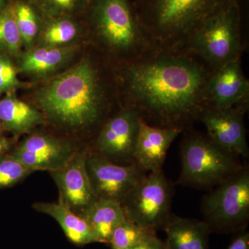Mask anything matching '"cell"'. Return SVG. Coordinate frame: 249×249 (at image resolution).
<instances>
[{"label":"cell","instance_id":"cell-1","mask_svg":"<svg viewBox=\"0 0 249 249\" xmlns=\"http://www.w3.org/2000/svg\"><path fill=\"white\" fill-rule=\"evenodd\" d=\"M115 67L121 107L150 125L185 132L206 107L205 88L214 70L186 49H155Z\"/></svg>","mask_w":249,"mask_h":249},{"label":"cell","instance_id":"cell-2","mask_svg":"<svg viewBox=\"0 0 249 249\" xmlns=\"http://www.w3.org/2000/svg\"><path fill=\"white\" fill-rule=\"evenodd\" d=\"M97 62L83 58L51 78L34 93L36 107L58 128L67 132H98L111 115L118 85Z\"/></svg>","mask_w":249,"mask_h":249},{"label":"cell","instance_id":"cell-3","mask_svg":"<svg viewBox=\"0 0 249 249\" xmlns=\"http://www.w3.org/2000/svg\"><path fill=\"white\" fill-rule=\"evenodd\" d=\"M237 0H134L139 20L157 49L183 48L206 19Z\"/></svg>","mask_w":249,"mask_h":249},{"label":"cell","instance_id":"cell-4","mask_svg":"<svg viewBox=\"0 0 249 249\" xmlns=\"http://www.w3.org/2000/svg\"><path fill=\"white\" fill-rule=\"evenodd\" d=\"M88 10L93 36L104 52L115 59V65L157 49L130 0H91Z\"/></svg>","mask_w":249,"mask_h":249},{"label":"cell","instance_id":"cell-5","mask_svg":"<svg viewBox=\"0 0 249 249\" xmlns=\"http://www.w3.org/2000/svg\"><path fill=\"white\" fill-rule=\"evenodd\" d=\"M241 19L237 0L202 23L188 37L183 49L199 57L213 70L240 59Z\"/></svg>","mask_w":249,"mask_h":249},{"label":"cell","instance_id":"cell-6","mask_svg":"<svg viewBox=\"0 0 249 249\" xmlns=\"http://www.w3.org/2000/svg\"><path fill=\"white\" fill-rule=\"evenodd\" d=\"M237 156L226 151L197 132L187 134L181 145L178 184L213 189L243 168Z\"/></svg>","mask_w":249,"mask_h":249},{"label":"cell","instance_id":"cell-7","mask_svg":"<svg viewBox=\"0 0 249 249\" xmlns=\"http://www.w3.org/2000/svg\"><path fill=\"white\" fill-rule=\"evenodd\" d=\"M201 210L211 232L245 231L249 220L248 167L211 189L203 197Z\"/></svg>","mask_w":249,"mask_h":249},{"label":"cell","instance_id":"cell-8","mask_svg":"<svg viewBox=\"0 0 249 249\" xmlns=\"http://www.w3.org/2000/svg\"><path fill=\"white\" fill-rule=\"evenodd\" d=\"M173 188L163 170L151 172L121 201L124 217L139 227L157 232L171 215Z\"/></svg>","mask_w":249,"mask_h":249},{"label":"cell","instance_id":"cell-9","mask_svg":"<svg viewBox=\"0 0 249 249\" xmlns=\"http://www.w3.org/2000/svg\"><path fill=\"white\" fill-rule=\"evenodd\" d=\"M86 167L97 199L120 204L147 175L135 163L117 164L95 152H88Z\"/></svg>","mask_w":249,"mask_h":249},{"label":"cell","instance_id":"cell-10","mask_svg":"<svg viewBox=\"0 0 249 249\" xmlns=\"http://www.w3.org/2000/svg\"><path fill=\"white\" fill-rule=\"evenodd\" d=\"M141 119L129 108L121 107L113 113L98 130L95 152L120 165L134 162V153Z\"/></svg>","mask_w":249,"mask_h":249},{"label":"cell","instance_id":"cell-11","mask_svg":"<svg viewBox=\"0 0 249 249\" xmlns=\"http://www.w3.org/2000/svg\"><path fill=\"white\" fill-rule=\"evenodd\" d=\"M70 141L43 133L28 136L11 150L9 155L31 171L60 169L77 151Z\"/></svg>","mask_w":249,"mask_h":249},{"label":"cell","instance_id":"cell-12","mask_svg":"<svg viewBox=\"0 0 249 249\" xmlns=\"http://www.w3.org/2000/svg\"><path fill=\"white\" fill-rule=\"evenodd\" d=\"M88 152L77 150L60 169L50 172L58 187L59 202L81 215L96 200L86 167Z\"/></svg>","mask_w":249,"mask_h":249},{"label":"cell","instance_id":"cell-13","mask_svg":"<svg viewBox=\"0 0 249 249\" xmlns=\"http://www.w3.org/2000/svg\"><path fill=\"white\" fill-rule=\"evenodd\" d=\"M238 108L206 107L199 116L209 138L226 151L237 157L248 158L249 149L244 115Z\"/></svg>","mask_w":249,"mask_h":249},{"label":"cell","instance_id":"cell-14","mask_svg":"<svg viewBox=\"0 0 249 249\" xmlns=\"http://www.w3.org/2000/svg\"><path fill=\"white\" fill-rule=\"evenodd\" d=\"M206 107L238 108L247 111L249 83L242 71L241 58L214 70L205 88Z\"/></svg>","mask_w":249,"mask_h":249},{"label":"cell","instance_id":"cell-15","mask_svg":"<svg viewBox=\"0 0 249 249\" xmlns=\"http://www.w3.org/2000/svg\"><path fill=\"white\" fill-rule=\"evenodd\" d=\"M181 132L178 129L155 127L141 121L134 163L146 173L162 170L168 149Z\"/></svg>","mask_w":249,"mask_h":249},{"label":"cell","instance_id":"cell-16","mask_svg":"<svg viewBox=\"0 0 249 249\" xmlns=\"http://www.w3.org/2000/svg\"><path fill=\"white\" fill-rule=\"evenodd\" d=\"M77 50L78 47L75 45L63 47H34L18 55V70L34 78H45L71 61Z\"/></svg>","mask_w":249,"mask_h":249},{"label":"cell","instance_id":"cell-17","mask_svg":"<svg viewBox=\"0 0 249 249\" xmlns=\"http://www.w3.org/2000/svg\"><path fill=\"white\" fill-rule=\"evenodd\" d=\"M165 249H209V227L204 220L171 214L163 228Z\"/></svg>","mask_w":249,"mask_h":249},{"label":"cell","instance_id":"cell-18","mask_svg":"<svg viewBox=\"0 0 249 249\" xmlns=\"http://www.w3.org/2000/svg\"><path fill=\"white\" fill-rule=\"evenodd\" d=\"M14 93L0 99V122L4 130L21 135L45 124V116L38 108L21 101Z\"/></svg>","mask_w":249,"mask_h":249},{"label":"cell","instance_id":"cell-19","mask_svg":"<svg viewBox=\"0 0 249 249\" xmlns=\"http://www.w3.org/2000/svg\"><path fill=\"white\" fill-rule=\"evenodd\" d=\"M33 208L37 212L53 218L72 243L78 246L100 243L92 229L83 217L60 202H36Z\"/></svg>","mask_w":249,"mask_h":249},{"label":"cell","instance_id":"cell-20","mask_svg":"<svg viewBox=\"0 0 249 249\" xmlns=\"http://www.w3.org/2000/svg\"><path fill=\"white\" fill-rule=\"evenodd\" d=\"M92 229L100 243L109 244L114 229L125 219L120 203L97 199L80 215Z\"/></svg>","mask_w":249,"mask_h":249},{"label":"cell","instance_id":"cell-21","mask_svg":"<svg viewBox=\"0 0 249 249\" xmlns=\"http://www.w3.org/2000/svg\"><path fill=\"white\" fill-rule=\"evenodd\" d=\"M81 27L73 17H44L36 47H63L73 43L81 34Z\"/></svg>","mask_w":249,"mask_h":249},{"label":"cell","instance_id":"cell-22","mask_svg":"<svg viewBox=\"0 0 249 249\" xmlns=\"http://www.w3.org/2000/svg\"><path fill=\"white\" fill-rule=\"evenodd\" d=\"M12 6L16 23L22 37L23 47L26 50L33 48L42 27V19L40 18V12L35 5L27 0H17Z\"/></svg>","mask_w":249,"mask_h":249},{"label":"cell","instance_id":"cell-23","mask_svg":"<svg viewBox=\"0 0 249 249\" xmlns=\"http://www.w3.org/2000/svg\"><path fill=\"white\" fill-rule=\"evenodd\" d=\"M22 47L14 9L12 4H9L0 13V53L18 57Z\"/></svg>","mask_w":249,"mask_h":249},{"label":"cell","instance_id":"cell-24","mask_svg":"<svg viewBox=\"0 0 249 249\" xmlns=\"http://www.w3.org/2000/svg\"><path fill=\"white\" fill-rule=\"evenodd\" d=\"M155 235L157 232L139 227L125 218L114 229L109 244L111 249H129Z\"/></svg>","mask_w":249,"mask_h":249},{"label":"cell","instance_id":"cell-25","mask_svg":"<svg viewBox=\"0 0 249 249\" xmlns=\"http://www.w3.org/2000/svg\"><path fill=\"white\" fill-rule=\"evenodd\" d=\"M44 17H73L88 9L91 0H31Z\"/></svg>","mask_w":249,"mask_h":249},{"label":"cell","instance_id":"cell-26","mask_svg":"<svg viewBox=\"0 0 249 249\" xmlns=\"http://www.w3.org/2000/svg\"><path fill=\"white\" fill-rule=\"evenodd\" d=\"M33 173L9 153L0 156V189L18 184Z\"/></svg>","mask_w":249,"mask_h":249},{"label":"cell","instance_id":"cell-27","mask_svg":"<svg viewBox=\"0 0 249 249\" xmlns=\"http://www.w3.org/2000/svg\"><path fill=\"white\" fill-rule=\"evenodd\" d=\"M17 68L9 55L0 53V95L14 93L25 85L18 79Z\"/></svg>","mask_w":249,"mask_h":249},{"label":"cell","instance_id":"cell-28","mask_svg":"<svg viewBox=\"0 0 249 249\" xmlns=\"http://www.w3.org/2000/svg\"><path fill=\"white\" fill-rule=\"evenodd\" d=\"M129 249H165L164 242L155 235Z\"/></svg>","mask_w":249,"mask_h":249},{"label":"cell","instance_id":"cell-29","mask_svg":"<svg viewBox=\"0 0 249 249\" xmlns=\"http://www.w3.org/2000/svg\"><path fill=\"white\" fill-rule=\"evenodd\" d=\"M227 249H249V233L242 231L232 240Z\"/></svg>","mask_w":249,"mask_h":249},{"label":"cell","instance_id":"cell-30","mask_svg":"<svg viewBox=\"0 0 249 249\" xmlns=\"http://www.w3.org/2000/svg\"><path fill=\"white\" fill-rule=\"evenodd\" d=\"M14 142L11 139L0 135V156L9 153L12 150Z\"/></svg>","mask_w":249,"mask_h":249},{"label":"cell","instance_id":"cell-31","mask_svg":"<svg viewBox=\"0 0 249 249\" xmlns=\"http://www.w3.org/2000/svg\"><path fill=\"white\" fill-rule=\"evenodd\" d=\"M9 0H0V13L9 5Z\"/></svg>","mask_w":249,"mask_h":249},{"label":"cell","instance_id":"cell-32","mask_svg":"<svg viewBox=\"0 0 249 249\" xmlns=\"http://www.w3.org/2000/svg\"><path fill=\"white\" fill-rule=\"evenodd\" d=\"M4 129L3 128L2 124H1V122H0V135L2 134V132H4Z\"/></svg>","mask_w":249,"mask_h":249}]
</instances>
